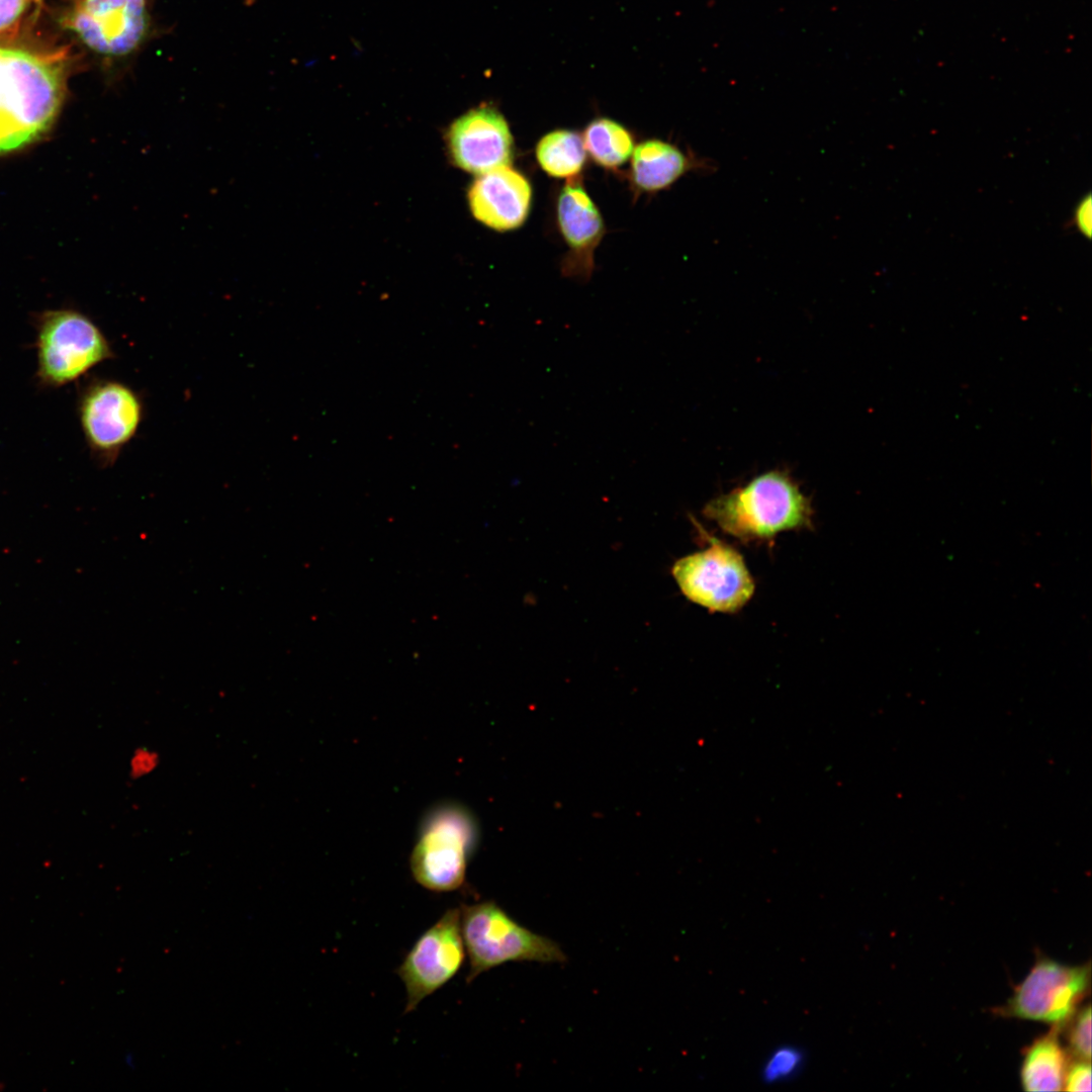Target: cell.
I'll list each match as a JSON object with an SVG mask.
<instances>
[{
  "instance_id": "3",
  "label": "cell",
  "mask_w": 1092,
  "mask_h": 1092,
  "mask_svg": "<svg viewBox=\"0 0 1092 1092\" xmlns=\"http://www.w3.org/2000/svg\"><path fill=\"white\" fill-rule=\"evenodd\" d=\"M460 926L469 959L466 982L509 962L564 963L566 957L552 939L514 920L494 901L460 908Z\"/></svg>"
},
{
  "instance_id": "14",
  "label": "cell",
  "mask_w": 1092,
  "mask_h": 1092,
  "mask_svg": "<svg viewBox=\"0 0 1092 1092\" xmlns=\"http://www.w3.org/2000/svg\"><path fill=\"white\" fill-rule=\"evenodd\" d=\"M632 155L633 181L645 191L667 188L690 170L706 168V163L702 160L695 159L676 146L660 140L642 142L633 150Z\"/></svg>"
},
{
  "instance_id": "7",
  "label": "cell",
  "mask_w": 1092,
  "mask_h": 1092,
  "mask_svg": "<svg viewBox=\"0 0 1092 1092\" xmlns=\"http://www.w3.org/2000/svg\"><path fill=\"white\" fill-rule=\"evenodd\" d=\"M707 538L710 546L678 559L672 574L690 601L712 612L735 613L752 597L754 581L737 550Z\"/></svg>"
},
{
  "instance_id": "4",
  "label": "cell",
  "mask_w": 1092,
  "mask_h": 1092,
  "mask_svg": "<svg viewBox=\"0 0 1092 1092\" xmlns=\"http://www.w3.org/2000/svg\"><path fill=\"white\" fill-rule=\"evenodd\" d=\"M36 376L43 387L67 385L114 356L98 326L75 309H52L34 322Z\"/></svg>"
},
{
  "instance_id": "5",
  "label": "cell",
  "mask_w": 1092,
  "mask_h": 1092,
  "mask_svg": "<svg viewBox=\"0 0 1092 1092\" xmlns=\"http://www.w3.org/2000/svg\"><path fill=\"white\" fill-rule=\"evenodd\" d=\"M477 838L475 820L454 804L432 810L424 819L411 856L415 880L434 892H450L464 882Z\"/></svg>"
},
{
  "instance_id": "13",
  "label": "cell",
  "mask_w": 1092,
  "mask_h": 1092,
  "mask_svg": "<svg viewBox=\"0 0 1092 1092\" xmlns=\"http://www.w3.org/2000/svg\"><path fill=\"white\" fill-rule=\"evenodd\" d=\"M559 230L570 253L563 264L565 276L588 279L593 254L604 233L603 217L579 180L568 179L557 200Z\"/></svg>"
},
{
  "instance_id": "9",
  "label": "cell",
  "mask_w": 1092,
  "mask_h": 1092,
  "mask_svg": "<svg viewBox=\"0 0 1092 1092\" xmlns=\"http://www.w3.org/2000/svg\"><path fill=\"white\" fill-rule=\"evenodd\" d=\"M1089 986V964L1066 966L1042 959L1015 989L1001 1013L1062 1027L1075 1014Z\"/></svg>"
},
{
  "instance_id": "21",
  "label": "cell",
  "mask_w": 1092,
  "mask_h": 1092,
  "mask_svg": "<svg viewBox=\"0 0 1092 1092\" xmlns=\"http://www.w3.org/2000/svg\"><path fill=\"white\" fill-rule=\"evenodd\" d=\"M1063 1090L1071 1092L1091 1090L1090 1061L1078 1060L1073 1065L1068 1066Z\"/></svg>"
},
{
  "instance_id": "2",
  "label": "cell",
  "mask_w": 1092,
  "mask_h": 1092,
  "mask_svg": "<svg viewBox=\"0 0 1092 1092\" xmlns=\"http://www.w3.org/2000/svg\"><path fill=\"white\" fill-rule=\"evenodd\" d=\"M812 514L808 497L788 474L777 470L717 496L704 509V515L722 531L744 542L808 528Z\"/></svg>"
},
{
  "instance_id": "19",
  "label": "cell",
  "mask_w": 1092,
  "mask_h": 1092,
  "mask_svg": "<svg viewBox=\"0 0 1092 1092\" xmlns=\"http://www.w3.org/2000/svg\"><path fill=\"white\" fill-rule=\"evenodd\" d=\"M1071 1052L1078 1060H1091V1007H1084L1074 1019L1069 1031Z\"/></svg>"
},
{
  "instance_id": "12",
  "label": "cell",
  "mask_w": 1092,
  "mask_h": 1092,
  "mask_svg": "<svg viewBox=\"0 0 1092 1092\" xmlns=\"http://www.w3.org/2000/svg\"><path fill=\"white\" fill-rule=\"evenodd\" d=\"M474 217L498 232L520 228L528 217L532 202L529 180L510 165L480 174L468 191Z\"/></svg>"
},
{
  "instance_id": "20",
  "label": "cell",
  "mask_w": 1092,
  "mask_h": 1092,
  "mask_svg": "<svg viewBox=\"0 0 1092 1092\" xmlns=\"http://www.w3.org/2000/svg\"><path fill=\"white\" fill-rule=\"evenodd\" d=\"M160 763L157 751L147 746L136 747L129 757V777L139 780L154 772Z\"/></svg>"
},
{
  "instance_id": "16",
  "label": "cell",
  "mask_w": 1092,
  "mask_h": 1092,
  "mask_svg": "<svg viewBox=\"0 0 1092 1092\" xmlns=\"http://www.w3.org/2000/svg\"><path fill=\"white\" fill-rule=\"evenodd\" d=\"M536 158L549 176L575 178L581 171L585 148L581 136L572 130L556 129L543 135L536 147Z\"/></svg>"
},
{
  "instance_id": "8",
  "label": "cell",
  "mask_w": 1092,
  "mask_h": 1092,
  "mask_svg": "<svg viewBox=\"0 0 1092 1092\" xmlns=\"http://www.w3.org/2000/svg\"><path fill=\"white\" fill-rule=\"evenodd\" d=\"M465 960L460 909L449 908L414 943L396 969L406 991L404 1013L447 984Z\"/></svg>"
},
{
  "instance_id": "18",
  "label": "cell",
  "mask_w": 1092,
  "mask_h": 1092,
  "mask_svg": "<svg viewBox=\"0 0 1092 1092\" xmlns=\"http://www.w3.org/2000/svg\"><path fill=\"white\" fill-rule=\"evenodd\" d=\"M804 1052L792 1044H782L771 1051L763 1061L760 1078L767 1085L788 1082L801 1073L805 1065Z\"/></svg>"
},
{
  "instance_id": "22",
  "label": "cell",
  "mask_w": 1092,
  "mask_h": 1092,
  "mask_svg": "<svg viewBox=\"0 0 1092 1092\" xmlns=\"http://www.w3.org/2000/svg\"><path fill=\"white\" fill-rule=\"evenodd\" d=\"M27 3L28 0H0V33L15 25Z\"/></svg>"
},
{
  "instance_id": "10",
  "label": "cell",
  "mask_w": 1092,
  "mask_h": 1092,
  "mask_svg": "<svg viewBox=\"0 0 1092 1092\" xmlns=\"http://www.w3.org/2000/svg\"><path fill=\"white\" fill-rule=\"evenodd\" d=\"M67 25L92 51L106 57H126L149 33L147 0H75Z\"/></svg>"
},
{
  "instance_id": "23",
  "label": "cell",
  "mask_w": 1092,
  "mask_h": 1092,
  "mask_svg": "<svg viewBox=\"0 0 1092 1092\" xmlns=\"http://www.w3.org/2000/svg\"><path fill=\"white\" fill-rule=\"evenodd\" d=\"M1091 197L1088 195L1078 204L1075 212L1076 225L1086 237L1091 235Z\"/></svg>"
},
{
  "instance_id": "1",
  "label": "cell",
  "mask_w": 1092,
  "mask_h": 1092,
  "mask_svg": "<svg viewBox=\"0 0 1092 1092\" xmlns=\"http://www.w3.org/2000/svg\"><path fill=\"white\" fill-rule=\"evenodd\" d=\"M65 84L58 55L0 47V154L30 144L51 126Z\"/></svg>"
},
{
  "instance_id": "6",
  "label": "cell",
  "mask_w": 1092,
  "mask_h": 1092,
  "mask_svg": "<svg viewBox=\"0 0 1092 1092\" xmlns=\"http://www.w3.org/2000/svg\"><path fill=\"white\" fill-rule=\"evenodd\" d=\"M77 414L92 456L102 466H110L135 436L144 407L139 394L126 384L94 378L79 390Z\"/></svg>"
},
{
  "instance_id": "11",
  "label": "cell",
  "mask_w": 1092,
  "mask_h": 1092,
  "mask_svg": "<svg viewBox=\"0 0 1092 1092\" xmlns=\"http://www.w3.org/2000/svg\"><path fill=\"white\" fill-rule=\"evenodd\" d=\"M448 150L460 169L483 174L510 165L514 142L504 115L481 105L459 116L447 132Z\"/></svg>"
},
{
  "instance_id": "15",
  "label": "cell",
  "mask_w": 1092,
  "mask_h": 1092,
  "mask_svg": "<svg viewBox=\"0 0 1092 1092\" xmlns=\"http://www.w3.org/2000/svg\"><path fill=\"white\" fill-rule=\"evenodd\" d=\"M1037 1038L1026 1051L1020 1070L1025 1091H1060L1064 1089L1068 1056L1059 1040L1060 1026Z\"/></svg>"
},
{
  "instance_id": "17",
  "label": "cell",
  "mask_w": 1092,
  "mask_h": 1092,
  "mask_svg": "<svg viewBox=\"0 0 1092 1092\" xmlns=\"http://www.w3.org/2000/svg\"><path fill=\"white\" fill-rule=\"evenodd\" d=\"M582 141L593 160L611 169L623 165L634 150L631 132L619 122L607 117L593 120L585 127Z\"/></svg>"
}]
</instances>
